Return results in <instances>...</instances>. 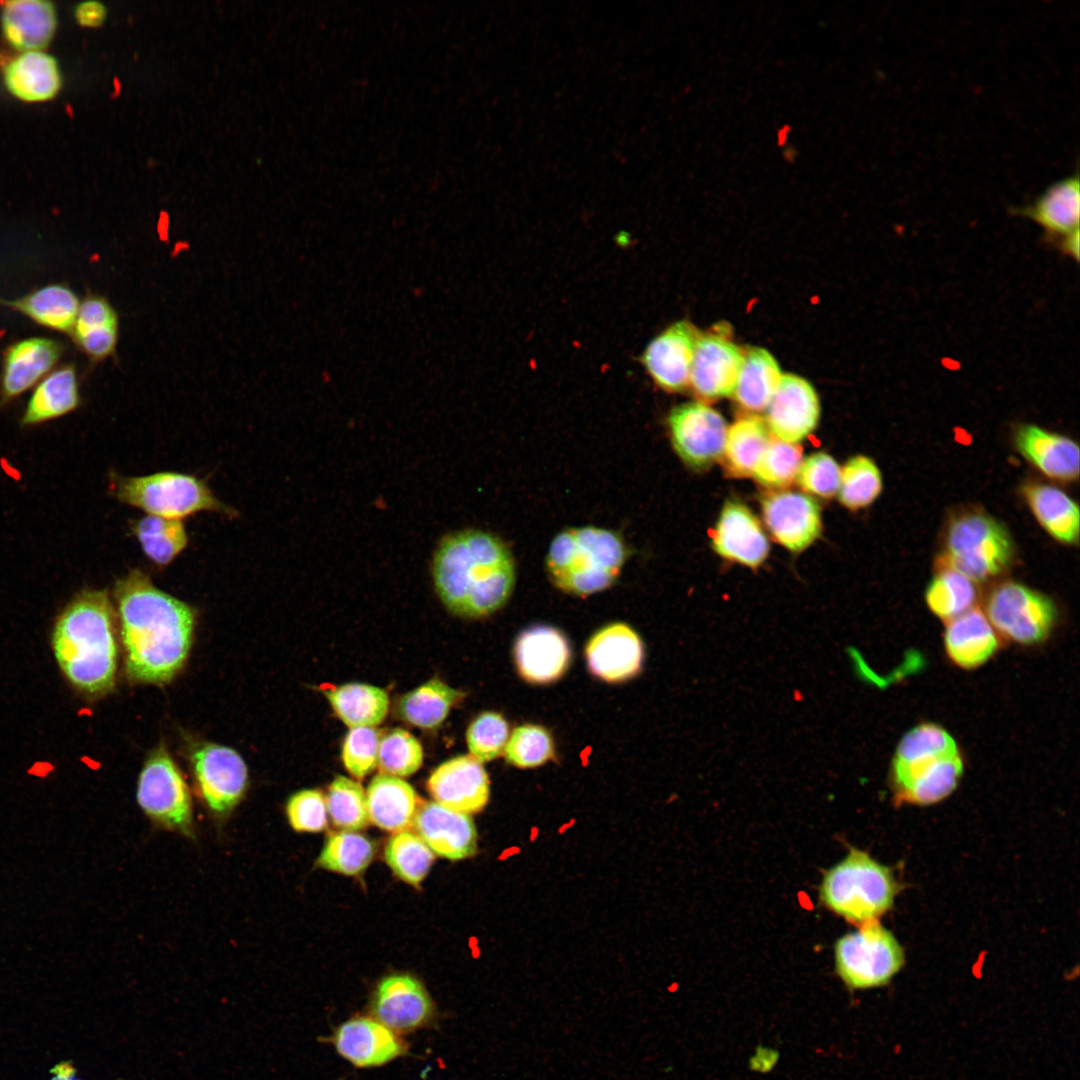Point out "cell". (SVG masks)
Returning a JSON list of instances; mask_svg holds the SVG:
<instances>
[{
    "mask_svg": "<svg viewBox=\"0 0 1080 1080\" xmlns=\"http://www.w3.org/2000/svg\"><path fill=\"white\" fill-rule=\"evenodd\" d=\"M114 599L129 678L153 684L171 680L188 657L194 610L137 568L116 581Z\"/></svg>",
    "mask_w": 1080,
    "mask_h": 1080,
    "instance_id": "obj_1",
    "label": "cell"
},
{
    "mask_svg": "<svg viewBox=\"0 0 1080 1080\" xmlns=\"http://www.w3.org/2000/svg\"><path fill=\"white\" fill-rule=\"evenodd\" d=\"M432 578L444 606L466 618L488 616L510 598L515 564L508 546L494 534L466 529L443 537L434 551Z\"/></svg>",
    "mask_w": 1080,
    "mask_h": 1080,
    "instance_id": "obj_2",
    "label": "cell"
},
{
    "mask_svg": "<svg viewBox=\"0 0 1080 1080\" xmlns=\"http://www.w3.org/2000/svg\"><path fill=\"white\" fill-rule=\"evenodd\" d=\"M115 612L106 591L79 593L56 620L52 649L71 685L88 696L114 687L118 646Z\"/></svg>",
    "mask_w": 1080,
    "mask_h": 1080,
    "instance_id": "obj_3",
    "label": "cell"
},
{
    "mask_svg": "<svg viewBox=\"0 0 1080 1080\" xmlns=\"http://www.w3.org/2000/svg\"><path fill=\"white\" fill-rule=\"evenodd\" d=\"M962 773L963 759L956 742L934 723H922L904 735L891 768L896 799L916 805L948 797Z\"/></svg>",
    "mask_w": 1080,
    "mask_h": 1080,
    "instance_id": "obj_4",
    "label": "cell"
},
{
    "mask_svg": "<svg viewBox=\"0 0 1080 1080\" xmlns=\"http://www.w3.org/2000/svg\"><path fill=\"white\" fill-rule=\"evenodd\" d=\"M626 557V546L616 532L594 526L571 528L553 539L546 569L560 590L587 596L613 585Z\"/></svg>",
    "mask_w": 1080,
    "mask_h": 1080,
    "instance_id": "obj_5",
    "label": "cell"
},
{
    "mask_svg": "<svg viewBox=\"0 0 1080 1080\" xmlns=\"http://www.w3.org/2000/svg\"><path fill=\"white\" fill-rule=\"evenodd\" d=\"M897 892L892 871L855 848L825 872L819 889L820 899L829 910L859 925L887 912Z\"/></svg>",
    "mask_w": 1080,
    "mask_h": 1080,
    "instance_id": "obj_6",
    "label": "cell"
},
{
    "mask_svg": "<svg viewBox=\"0 0 1080 1080\" xmlns=\"http://www.w3.org/2000/svg\"><path fill=\"white\" fill-rule=\"evenodd\" d=\"M1014 557V543L1006 527L988 513L970 509L949 520L936 566L953 568L979 583L1006 572Z\"/></svg>",
    "mask_w": 1080,
    "mask_h": 1080,
    "instance_id": "obj_7",
    "label": "cell"
},
{
    "mask_svg": "<svg viewBox=\"0 0 1080 1080\" xmlns=\"http://www.w3.org/2000/svg\"><path fill=\"white\" fill-rule=\"evenodd\" d=\"M109 488L121 503L152 516L182 520L203 511L230 518L237 515V511L215 497L204 480L190 474L158 472L124 477L112 473Z\"/></svg>",
    "mask_w": 1080,
    "mask_h": 1080,
    "instance_id": "obj_8",
    "label": "cell"
},
{
    "mask_svg": "<svg viewBox=\"0 0 1080 1080\" xmlns=\"http://www.w3.org/2000/svg\"><path fill=\"white\" fill-rule=\"evenodd\" d=\"M834 957L836 973L850 990L885 986L905 963L902 946L877 920L839 938Z\"/></svg>",
    "mask_w": 1080,
    "mask_h": 1080,
    "instance_id": "obj_9",
    "label": "cell"
},
{
    "mask_svg": "<svg viewBox=\"0 0 1080 1080\" xmlns=\"http://www.w3.org/2000/svg\"><path fill=\"white\" fill-rule=\"evenodd\" d=\"M1001 640L1038 644L1050 635L1057 607L1052 599L1024 584L1005 581L988 593L983 611Z\"/></svg>",
    "mask_w": 1080,
    "mask_h": 1080,
    "instance_id": "obj_10",
    "label": "cell"
},
{
    "mask_svg": "<svg viewBox=\"0 0 1080 1080\" xmlns=\"http://www.w3.org/2000/svg\"><path fill=\"white\" fill-rule=\"evenodd\" d=\"M137 802L153 824L187 838H194L190 791L164 747L153 751L140 772Z\"/></svg>",
    "mask_w": 1080,
    "mask_h": 1080,
    "instance_id": "obj_11",
    "label": "cell"
},
{
    "mask_svg": "<svg viewBox=\"0 0 1080 1080\" xmlns=\"http://www.w3.org/2000/svg\"><path fill=\"white\" fill-rule=\"evenodd\" d=\"M191 763L198 793L216 819L227 818L248 787L247 766L234 749L204 743L193 750Z\"/></svg>",
    "mask_w": 1080,
    "mask_h": 1080,
    "instance_id": "obj_12",
    "label": "cell"
},
{
    "mask_svg": "<svg viewBox=\"0 0 1080 1080\" xmlns=\"http://www.w3.org/2000/svg\"><path fill=\"white\" fill-rule=\"evenodd\" d=\"M673 447L691 468L702 470L723 456L727 426L723 416L702 402L674 407L667 418Z\"/></svg>",
    "mask_w": 1080,
    "mask_h": 1080,
    "instance_id": "obj_13",
    "label": "cell"
},
{
    "mask_svg": "<svg viewBox=\"0 0 1080 1080\" xmlns=\"http://www.w3.org/2000/svg\"><path fill=\"white\" fill-rule=\"evenodd\" d=\"M370 1010L372 1017L399 1035L422 1029L435 1018L427 990L407 974L383 978L373 992Z\"/></svg>",
    "mask_w": 1080,
    "mask_h": 1080,
    "instance_id": "obj_14",
    "label": "cell"
},
{
    "mask_svg": "<svg viewBox=\"0 0 1080 1080\" xmlns=\"http://www.w3.org/2000/svg\"><path fill=\"white\" fill-rule=\"evenodd\" d=\"M762 514L774 539L793 552L810 546L822 529L821 510L808 495L778 491L762 499Z\"/></svg>",
    "mask_w": 1080,
    "mask_h": 1080,
    "instance_id": "obj_15",
    "label": "cell"
},
{
    "mask_svg": "<svg viewBox=\"0 0 1080 1080\" xmlns=\"http://www.w3.org/2000/svg\"><path fill=\"white\" fill-rule=\"evenodd\" d=\"M698 336L689 322L678 321L648 344L641 362L657 386L667 392H680L689 386Z\"/></svg>",
    "mask_w": 1080,
    "mask_h": 1080,
    "instance_id": "obj_16",
    "label": "cell"
},
{
    "mask_svg": "<svg viewBox=\"0 0 1080 1080\" xmlns=\"http://www.w3.org/2000/svg\"><path fill=\"white\" fill-rule=\"evenodd\" d=\"M744 352L722 334L699 335L696 341L689 385L703 399L733 394Z\"/></svg>",
    "mask_w": 1080,
    "mask_h": 1080,
    "instance_id": "obj_17",
    "label": "cell"
},
{
    "mask_svg": "<svg viewBox=\"0 0 1080 1080\" xmlns=\"http://www.w3.org/2000/svg\"><path fill=\"white\" fill-rule=\"evenodd\" d=\"M427 789L438 804L469 815L480 812L490 796L489 777L471 755L440 764L429 776Z\"/></svg>",
    "mask_w": 1080,
    "mask_h": 1080,
    "instance_id": "obj_18",
    "label": "cell"
},
{
    "mask_svg": "<svg viewBox=\"0 0 1080 1080\" xmlns=\"http://www.w3.org/2000/svg\"><path fill=\"white\" fill-rule=\"evenodd\" d=\"M820 403L813 386L794 374L782 376L766 407L767 426L777 439L797 443L816 428Z\"/></svg>",
    "mask_w": 1080,
    "mask_h": 1080,
    "instance_id": "obj_19",
    "label": "cell"
},
{
    "mask_svg": "<svg viewBox=\"0 0 1080 1080\" xmlns=\"http://www.w3.org/2000/svg\"><path fill=\"white\" fill-rule=\"evenodd\" d=\"M331 1041L345 1060L359 1068L378 1067L407 1053L399 1034L374 1017L356 1016L339 1025Z\"/></svg>",
    "mask_w": 1080,
    "mask_h": 1080,
    "instance_id": "obj_20",
    "label": "cell"
},
{
    "mask_svg": "<svg viewBox=\"0 0 1080 1080\" xmlns=\"http://www.w3.org/2000/svg\"><path fill=\"white\" fill-rule=\"evenodd\" d=\"M585 655L593 675L606 682L618 683L639 673L644 647L641 638L630 626L613 623L590 638Z\"/></svg>",
    "mask_w": 1080,
    "mask_h": 1080,
    "instance_id": "obj_21",
    "label": "cell"
},
{
    "mask_svg": "<svg viewBox=\"0 0 1080 1080\" xmlns=\"http://www.w3.org/2000/svg\"><path fill=\"white\" fill-rule=\"evenodd\" d=\"M412 826L438 856L461 860L477 852V831L469 814L434 801L424 802L419 804Z\"/></svg>",
    "mask_w": 1080,
    "mask_h": 1080,
    "instance_id": "obj_22",
    "label": "cell"
},
{
    "mask_svg": "<svg viewBox=\"0 0 1080 1080\" xmlns=\"http://www.w3.org/2000/svg\"><path fill=\"white\" fill-rule=\"evenodd\" d=\"M712 547L723 558L755 568L769 552L765 533L751 510L731 501L723 506L711 533Z\"/></svg>",
    "mask_w": 1080,
    "mask_h": 1080,
    "instance_id": "obj_23",
    "label": "cell"
},
{
    "mask_svg": "<svg viewBox=\"0 0 1080 1080\" xmlns=\"http://www.w3.org/2000/svg\"><path fill=\"white\" fill-rule=\"evenodd\" d=\"M514 660L524 680L534 684H548L561 678L567 671L571 649L566 637L558 629L533 626L517 638Z\"/></svg>",
    "mask_w": 1080,
    "mask_h": 1080,
    "instance_id": "obj_24",
    "label": "cell"
},
{
    "mask_svg": "<svg viewBox=\"0 0 1080 1080\" xmlns=\"http://www.w3.org/2000/svg\"><path fill=\"white\" fill-rule=\"evenodd\" d=\"M63 353L54 339L31 337L8 347L0 376V401L18 397L51 371Z\"/></svg>",
    "mask_w": 1080,
    "mask_h": 1080,
    "instance_id": "obj_25",
    "label": "cell"
},
{
    "mask_svg": "<svg viewBox=\"0 0 1080 1080\" xmlns=\"http://www.w3.org/2000/svg\"><path fill=\"white\" fill-rule=\"evenodd\" d=\"M1018 452L1042 474L1060 482L1079 476V447L1069 437L1033 424H1022L1014 433Z\"/></svg>",
    "mask_w": 1080,
    "mask_h": 1080,
    "instance_id": "obj_26",
    "label": "cell"
},
{
    "mask_svg": "<svg viewBox=\"0 0 1080 1080\" xmlns=\"http://www.w3.org/2000/svg\"><path fill=\"white\" fill-rule=\"evenodd\" d=\"M1000 642V637L985 613L978 607L946 622V654L955 665L963 669H973L984 664L998 650Z\"/></svg>",
    "mask_w": 1080,
    "mask_h": 1080,
    "instance_id": "obj_27",
    "label": "cell"
},
{
    "mask_svg": "<svg viewBox=\"0 0 1080 1080\" xmlns=\"http://www.w3.org/2000/svg\"><path fill=\"white\" fill-rule=\"evenodd\" d=\"M57 19L53 4L43 0H14L3 4L1 28L7 42L23 52L41 51L52 40Z\"/></svg>",
    "mask_w": 1080,
    "mask_h": 1080,
    "instance_id": "obj_28",
    "label": "cell"
},
{
    "mask_svg": "<svg viewBox=\"0 0 1080 1080\" xmlns=\"http://www.w3.org/2000/svg\"><path fill=\"white\" fill-rule=\"evenodd\" d=\"M366 805L369 820L389 832H401L413 825L419 807L414 788L393 776H375L367 789Z\"/></svg>",
    "mask_w": 1080,
    "mask_h": 1080,
    "instance_id": "obj_29",
    "label": "cell"
},
{
    "mask_svg": "<svg viewBox=\"0 0 1080 1080\" xmlns=\"http://www.w3.org/2000/svg\"><path fill=\"white\" fill-rule=\"evenodd\" d=\"M1022 496L1040 526L1056 541L1075 545L1079 540V507L1061 489L1041 482H1027Z\"/></svg>",
    "mask_w": 1080,
    "mask_h": 1080,
    "instance_id": "obj_30",
    "label": "cell"
},
{
    "mask_svg": "<svg viewBox=\"0 0 1080 1080\" xmlns=\"http://www.w3.org/2000/svg\"><path fill=\"white\" fill-rule=\"evenodd\" d=\"M1016 212L1040 225L1051 237H1063L1079 229L1078 174L1053 183L1034 202Z\"/></svg>",
    "mask_w": 1080,
    "mask_h": 1080,
    "instance_id": "obj_31",
    "label": "cell"
},
{
    "mask_svg": "<svg viewBox=\"0 0 1080 1080\" xmlns=\"http://www.w3.org/2000/svg\"><path fill=\"white\" fill-rule=\"evenodd\" d=\"M3 77L9 92L26 102L53 98L62 82L56 59L42 51L18 55L5 66Z\"/></svg>",
    "mask_w": 1080,
    "mask_h": 1080,
    "instance_id": "obj_32",
    "label": "cell"
},
{
    "mask_svg": "<svg viewBox=\"0 0 1080 1080\" xmlns=\"http://www.w3.org/2000/svg\"><path fill=\"white\" fill-rule=\"evenodd\" d=\"M72 336L82 352L94 361L104 360L116 349L119 317L110 302L89 295L80 303Z\"/></svg>",
    "mask_w": 1080,
    "mask_h": 1080,
    "instance_id": "obj_33",
    "label": "cell"
},
{
    "mask_svg": "<svg viewBox=\"0 0 1080 1080\" xmlns=\"http://www.w3.org/2000/svg\"><path fill=\"white\" fill-rule=\"evenodd\" d=\"M79 381L74 365H64L44 377L34 389L21 424L36 425L74 411L80 404Z\"/></svg>",
    "mask_w": 1080,
    "mask_h": 1080,
    "instance_id": "obj_34",
    "label": "cell"
},
{
    "mask_svg": "<svg viewBox=\"0 0 1080 1080\" xmlns=\"http://www.w3.org/2000/svg\"><path fill=\"white\" fill-rule=\"evenodd\" d=\"M0 304L60 332H72L80 307L77 295L59 284L39 288L14 300L0 299Z\"/></svg>",
    "mask_w": 1080,
    "mask_h": 1080,
    "instance_id": "obj_35",
    "label": "cell"
},
{
    "mask_svg": "<svg viewBox=\"0 0 1080 1080\" xmlns=\"http://www.w3.org/2000/svg\"><path fill=\"white\" fill-rule=\"evenodd\" d=\"M782 376L781 369L770 352L760 347L750 348L744 352L732 395L744 410L763 411L776 392Z\"/></svg>",
    "mask_w": 1080,
    "mask_h": 1080,
    "instance_id": "obj_36",
    "label": "cell"
},
{
    "mask_svg": "<svg viewBox=\"0 0 1080 1080\" xmlns=\"http://www.w3.org/2000/svg\"><path fill=\"white\" fill-rule=\"evenodd\" d=\"M338 718L351 728L374 727L385 719L389 697L370 684L347 683L323 691Z\"/></svg>",
    "mask_w": 1080,
    "mask_h": 1080,
    "instance_id": "obj_37",
    "label": "cell"
},
{
    "mask_svg": "<svg viewBox=\"0 0 1080 1080\" xmlns=\"http://www.w3.org/2000/svg\"><path fill=\"white\" fill-rule=\"evenodd\" d=\"M462 698L463 693L459 690L439 679H431L404 694L397 703L396 712L404 722L431 730L444 722Z\"/></svg>",
    "mask_w": 1080,
    "mask_h": 1080,
    "instance_id": "obj_38",
    "label": "cell"
},
{
    "mask_svg": "<svg viewBox=\"0 0 1080 1080\" xmlns=\"http://www.w3.org/2000/svg\"><path fill=\"white\" fill-rule=\"evenodd\" d=\"M979 597L976 582L947 566H936L925 592L928 608L945 622L977 607Z\"/></svg>",
    "mask_w": 1080,
    "mask_h": 1080,
    "instance_id": "obj_39",
    "label": "cell"
},
{
    "mask_svg": "<svg viewBox=\"0 0 1080 1080\" xmlns=\"http://www.w3.org/2000/svg\"><path fill=\"white\" fill-rule=\"evenodd\" d=\"M769 442V432L761 418L751 415L734 422L727 430L723 452L728 473L735 477L753 475Z\"/></svg>",
    "mask_w": 1080,
    "mask_h": 1080,
    "instance_id": "obj_40",
    "label": "cell"
},
{
    "mask_svg": "<svg viewBox=\"0 0 1080 1080\" xmlns=\"http://www.w3.org/2000/svg\"><path fill=\"white\" fill-rule=\"evenodd\" d=\"M131 530L143 553L158 567L172 563L188 545L182 520L148 515L134 521Z\"/></svg>",
    "mask_w": 1080,
    "mask_h": 1080,
    "instance_id": "obj_41",
    "label": "cell"
},
{
    "mask_svg": "<svg viewBox=\"0 0 1080 1080\" xmlns=\"http://www.w3.org/2000/svg\"><path fill=\"white\" fill-rule=\"evenodd\" d=\"M374 843L352 831L330 834L317 859V865L344 875H358L371 863Z\"/></svg>",
    "mask_w": 1080,
    "mask_h": 1080,
    "instance_id": "obj_42",
    "label": "cell"
},
{
    "mask_svg": "<svg viewBox=\"0 0 1080 1080\" xmlns=\"http://www.w3.org/2000/svg\"><path fill=\"white\" fill-rule=\"evenodd\" d=\"M384 857L398 878L414 886L424 880L434 861V853L424 841L407 830L390 837Z\"/></svg>",
    "mask_w": 1080,
    "mask_h": 1080,
    "instance_id": "obj_43",
    "label": "cell"
},
{
    "mask_svg": "<svg viewBox=\"0 0 1080 1080\" xmlns=\"http://www.w3.org/2000/svg\"><path fill=\"white\" fill-rule=\"evenodd\" d=\"M883 483L879 468L867 456L850 458L841 470L839 500L850 510L872 504L880 495Z\"/></svg>",
    "mask_w": 1080,
    "mask_h": 1080,
    "instance_id": "obj_44",
    "label": "cell"
},
{
    "mask_svg": "<svg viewBox=\"0 0 1080 1080\" xmlns=\"http://www.w3.org/2000/svg\"><path fill=\"white\" fill-rule=\"evenodd\" d=\"M326 808L333 824L345 830H360L368 823L366 795L360 783L336 777L328 787Z\"/></svg>",
    "mask_w": 1080,
    "mask_h": 1080,
    "instance_id": "obj_45",
    "label": "cell"
},
{
    "mask_svg": "<svg viewBox=\"0 0 1080 1080\" xmlns=\"http://www.w3.org/2000/svg\"><path fill=\"white\" fill-rule=\"evenodd\" d=\"M422 763V746L408 731L395 728L381 737L377 761L381 774L407 777L418 771Z\"/></svg>",
    "mask_w": 1080,
    "mask_h": 1080,
    "instance_id": "obj_46",
    "label": "cell"
},
{
    "mask_svg": "<svg viewBox=\"0 0 1080 1080\" xmlns=\"http://www.w3.org/2000/svg\"><path fill=\"white\" fill-rule=\"evenodd\" d=\"M506 761L518 768H534L555 756L550 733L542 726L524 724L514 729L504 749Z\"/></svg>",
    "mask_w": 1080,
    "mask_h": 1080,
    "instance_id": "obj_47",
    "label": "cell"
},
{
    "mask_svg": "<svg viewBox=\"0 0 1080 1080\" xmlns=\"http://www.w3.org/2000/svg\"><path fill=\"white\" fill-rule=\"evenodd\" d=\"M802 461L801 447L773 439L770 440L753 475L763 486L783 488L797 478Z\"/></svg>",
    "mask_w": 1080,
    "mask_h": 1080,
    "instance_id": "obj_48",
    "label": "cell"
},
{
    "mask_svg": "<svg viewBox=\"0 0 1080 1080\" xmlns=\"http://www.w3.org/2000/svg\"><path fill=\"white\" fill-rule=\"evenodd\" d=\"M508 739V722L501 714L492 711L479 714L466 732L470 755L480 763L499 757Z\"/></svg>",
    "mask_w": 1080,
    "mask_h": 1080,
    "instance_id": "obj_49",
    "label": "cell"
},
{
    "mask_svg": "<svg viewBox=\"0 0 1080 1080\" xmlns=\"http://www.w3.org/2000/svg\"><path fill=\"white\" fill-rule=\"evenodd\" d=\"M381 735L374 727L351 728L342 746V761L346 770L362 779L377 766Z\"/></svg>",
    "mask_w": 1080,
    "mask_h": 1080,
    "instance_id": "obj_50",
    "label": "cell"
},
{
    "mask_svg": "<svg viewBox=\"0 0 1080 1080\" xmlns=\"http://www.w3.org/2000/svg\"><path fill=\"white\" fill-rule=\"evenodd\" d=\"M840 477L841 469L835 459L827 453L818 452L802 461L797 480L807 493L830 498L839 489Z\"/></svg>",
    "mask_w": 1080,
    "mask_h": 1080,
    "instance_id": "obj_51",
    "label": "cell"
},
{
    "mask_svg": "<svg viewBox=\"0 0 1080 1080\" xmlns=\"http://www.w3.org/2000/svg\"><path fill=\"white\" fill-rule=\"evenodd\" d=\"M290 826L297 832H319L327 826L326 801L318 790L305 789L291 795L286 803Z\"/></svg>",
    "mask_w": 1080,
    "mask_h": 1080,
    "instance_id": "obj_52",
    "label": "cell"
},
{
    "mask_svg": "<svg viewBox=\"0 0 1080 1080\" xmlns=\"http://www.w3.org/2000/svg\"><path fill=\"white\" fill-rule=\"evenodd\" d=\"M74 15L79 25L94 28L105 22L107 8L98 1H85L76 6Z\"/></svg>",
    "mask_w": 1080,
    "mask_h": 1080,
    "instance_id": "obj_53",
    "label": "cell"
},
{
    "mask_svg": "<svg viewBox=\"0 0 1080 1080\" xmlns=\"http://www.w3.org/2000/svg\"><path fill=\"white\" fill-rule=\"evenodd\" d=\"M1060 248L1066 255L1079 260V229L1061 237Z\"/></svg>",
    "mask_w": 1080,
    "mask_h": 1080,
    "instance_id": "obj_54",
    "label": "cell"
},
{
    "mask_svg": "<svg viewBox=\"0 0 1080 1080\" xmlns=\"http://www.w3.org/2000/svg\"><path fill=\"white\" fill-rule=\"evenodd\" d=\"M52 1080H79L71 1064L63 1063L55 1066Z\"/></svg>",
    "mask_w": 1080,
    "mask_h": 1080,
    "instance_id": "obj_55",
    "label": "cell"
}]
</instances>
